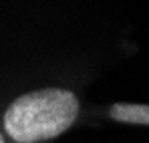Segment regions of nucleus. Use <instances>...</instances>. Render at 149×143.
I'll list each match as a JSON object with an SVG mask.
<instances>
[{
  "instance_id": "obj_1",
  "label": "nucleus",
  "mask_w": 149,
  "mask_h": 143,
  "mask_svg": "<svg viewBox=\"0 0 149 143\" xmlns=\"http://www.w3.org/2000/svg\"><path fill=\"white\" fill-rule=\"evenodd\" d=\"M79 119L77 91L49 85L10 99L0 113V131L10 143H49L71 131Z\"/></svg>"
},
{
  "instance_id": "obj_2",
  "label": "nucleus",
  "mask_w": 149,
  "mask_h": 143,
  "mask_svg": "<svg viewBox=\"0 0 149 143\" xmlns=\"http://www.w3.org/2000/svg\"><path fill=\"white\" fill-rule=\"evenodd\" d=\"M103 117L107 121L131 125V127H149V103H125L117 101L103 109Z\"/></svg>"
},
{
  "instance_id": "obj_3",
  "label": "nucleus",
  "mask_w": 149,
  "mask_h": 143,
  "mask_svg": "<svg viewBox=\"0 0 149 143\" xmlns=\"http://www.w3.org/2000/svg\"><path fill=\"white\" fill-rule=\"evenodd\" d=\"M0 143H10L6 137H4V133H2V131H0Z\"/></svg>"
}]
</instances>
